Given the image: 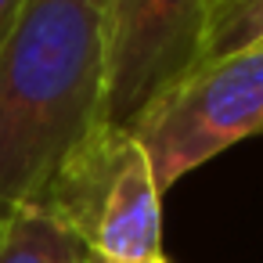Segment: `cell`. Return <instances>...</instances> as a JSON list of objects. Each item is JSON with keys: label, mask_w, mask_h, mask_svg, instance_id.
<instances>
[{"label": "cell", "mask_w": 263, "mask_h": 263, "mask_svg": "<svg viewBox=\"0 0 263 263\" xmlns=\"http://www.w3.org/2000/svg\"><path fill=\"white\" fill-rule=\"evenodd\" d=\"M87 238L47 209H15L0 220V263H87Z\"/></svg>", "instance_id": "5"}, {"label": "cell", "mask_w": 263, "mask_h": 263, "mask_svg": "<svg viewBox=\"0 0 263 263\" xmlns=\"http://www.w3.org/2000/svg\"><path fill=\"white\" fill-rule=\"evenodd\" d=\"M98 263H101V259H98ZM148 263H170V259H166V256H159V259H148Z\"/></svg>", "instance_id": "8"}, {"label": "cell", "mask_w": 263, "mask_h": 263, "mask_svg": "<svg viewBox=\"0 0 263 263\" xmlns=\"http://www.w3.org/2000/svg\"><path fill=\"white\" fill-rule=\"evenodd\" d=\"M22 4L26 0H0V51H4V44H8V36L22 15Z\"/></svg>", "instance_id": "7"}, {"label": "cell", "mask_w": 263, "mask_h": 263, "mask_svg": "<svg viewBox=\"0 0 263 263\" xmlns=\"http://www.w3.org/2000/svg\"><path fill=\"white\" fill-rule=\"evenodd\" d=\"M83 238L101 263H148L162 256V191L144 148L126 130L90 195Z\"/></svg>", "instance_id": "4"}, {"label": "cell", "mask_w": 263, "mask_h": 263, "mask_svg": "<svg viewBox=\"0 0 263 263\" xmlns=\"http://www.w3.org/2000/svg\"><path fill=\"white\" fill-rule=\"evenodd\" d=\"M126 134L144 148L159 191L231 144L263 134V47L198 65L155 98Z\"/></svg>", "instance_id": "2"}, {"label": "cell", "mask_w": 263, "mask_h": 263, "mask_svg": "<svg viewBox=\"0 0 263 263\" xmlns=\"http://www.w3.org/2000/svg\"><path fill=\"white\" fill-rule=\"evenodd\" d=\"M108 4H22L0 51V220L33 205L83 234L123 134L108 119Z\"/></svg>", "instance_id": "1"}, {"label": "cell", "mask_w": 263, "mask_h": 263, "mask_svg": "<svg viewBox=\"0 0 263 263\" xmlns=\"http://www.w3.org/2000/svg\"><path fill=\"white\" fill-rule=\"evenodd\" d=\"M87 263H98V256H90V259H87Z\"/></svg>", "instance_id": "9"}, {"label": "cell", "mask_w": 263, "mask_h": 263, "mask_svg": "<svg viewBox=\"0 0 263 263\" xmlns=\"http://www.w3.org/2000/svg\"><path fill=\"white\" fill-rule=\"evenodd\" d=\"M209 0L108 4V119L126 130L155 98L195 72Z\"/></svg>", "instance_id": "3"}, {"label": "cell", "mask_w": 263, "mask_h": 263, "mask_svg": "<svg viewBox=\"0 0 263 263\" xmlns=\"http://www.w3.org/2000/svg\"><path fill=\"white\" fill-rule=\"evenodd\" d=\"M252 47H263V0H216L205 18L198 65H209Z\"/></svg>", "instance_id": "6"}, {"label": "cell", "mask_w": 263, "mask_h": 263, "mask_svg": "<svg viewBox=\"0 0 263 263\" xmlns=\"http://www.w3.org/2000/svg\"><path fill=\"white\" fill-rule=\"evenodd\" d=\"M213 4H216V0H209V8H213Z\"/></svg>", "instance_id": "10"}]
</instances>
